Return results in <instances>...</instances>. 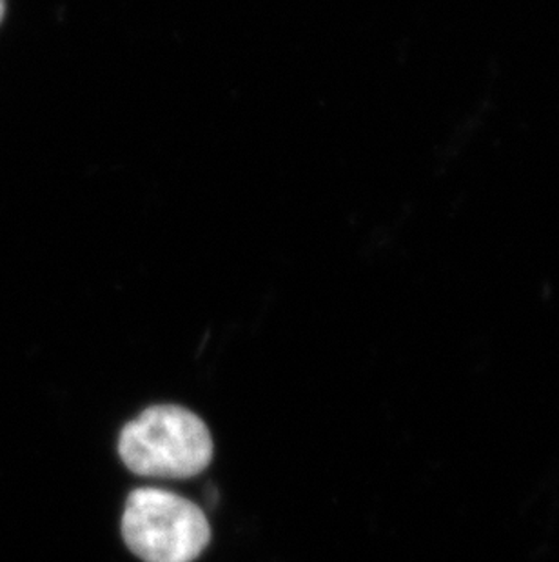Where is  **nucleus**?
<instances>
[{"instance_id": "f03ea898", "label": "nucleus", "mask_w": 559, "mask_h": 562, "mask_svg": "<svg viewBox=\"0 0 559 562\" xmlns=\"http://www.w3.org/2000/svg\"><path fill=\"white\" fill-rule=\"evenodd\" d=\"M127 548L146 562H193L209 544L212 528L195 503L159 488L129 494L122 515Z\"/></svg>"}, {"instance_id": "7ed1b4c3", "label": "nucleus", "mask_w": 559, "mask_h": 562, "mask_svg": "<svg viewBox=\"0 0 559 562\" xmlns=\"http://www.w3.org/2000/svg\"><path fill=\"white\" fill-rule=\"evenodd\" d=\"M2 16H4V0H0V21H2Z\"/></svg>"}, {"instance_id": "f257e3e1", "label": "nucleus", "mask_w": 559, "mask_h": 562, "mask_svg": "<svg viewBox=\"0 0 559 562\" xmlns=\"http://www.w3.org/2000/svg\"><path fill=\"white\" fill-rule=\"evenodd\" d=\"M118 453L144 477H195L212 462L213 439L198 415L166 404L146 409L122 428Z\"/></svg>"}]
</instances>
